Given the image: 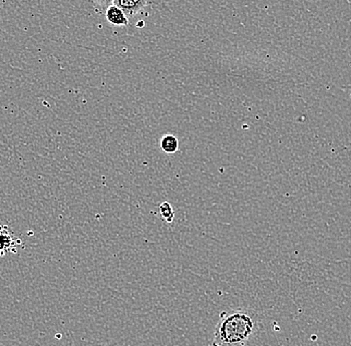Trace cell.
Returning <instances> with one entry per match:
<instances>
[{"mask_svg":"<svg viewBox=\"0 0 351 346\" xmlns=\"http://www.w3.org/2000/svg\"><path fill=\"white\" fill-rule=\"evenodd\" d=\"M160 148L167 155H173L179 150V140L175 135L166 134L161 138Z\"/></svg>","mask_w":351,"mask_h":346,"instance_id":"obj_5","label":"cell"},{"mask_svg":"<svg viewBox=\"0 0 351 346\" xmlns=\"http://www.w3.org/2000/svg\"><path fill=\"white\" fill-rule=\"evenodd\" d=\"M260 315L249 308L225 310L219 314L212 346H245L260 332Z\"/></svg>","mask_w":351,"mask_h":346,"instance_id":"obj_1","label":"cell"},{"mask_svg":"<svg viewBox=\"0 0 351 346\" xmlns=\"http://www.w3.org/2000/svg\"><path fill=\"white\" fill-rule=\"evenodd\" d=\"M17 238L10 231L8 227H0V253L10 251L16 247Z\"/></svg>","mask_w":351,"mask_h":346,"instance_id":"obj_4","label":"cell"},{"mask_svg":"<svg viewBox=\"0 0 351 346\" xmlns=\"http://www.w3.org/2000/svg\"><path fill=\"white\" fill-rule=\"evenodd\" d=\"M112 3L120 8L127 18L134 17L140 12H142L146 6L150 5V1L146 0H113Z\"/></svg>","mask_w":351,"mask_h":346,"instance_id":"obj_2","label":"cell"},{"mask_svg":"<svg viewBox=\"0 0 351 346\" xmlns=\"http://www.w3.org/2000/svg\"><path fill=\"white\" fill-rule=\"evenodd\" d=\"M160 214L162 218L164 219L168 223H172L175 219V212L173 209L172 205L169 203L168 201H165L160 205Z\"/></svg>","mask_w":351,"mask_h":346,"instance_id":"obj_6","label":"cell"},{"mask_svg":"<svg viewBox=\"0 0 351 346\" xmlns=\"http://www.w3.org/2000/svg\"><path fill=\"white\" fill-rule=\"evenodd\" d=\"M105 18L111 25L115 27H126L129 24V19L127 18L124 12L115 4L110 2L105 10Z\"/></svg>","mask_w":351,"mask_h":346,"instance_id":"obj_3","label":"cell"}]
</instances>
